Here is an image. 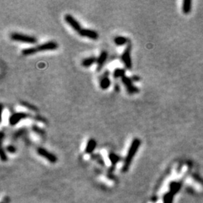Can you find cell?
Masks as SVG:
<instances>
[{
    "mask_svg": "<svg viewBox=\"0 0 203 203\" xmlns=\"http://www.w3.org/2000/svg\"><path fill=\"white\" fill-rule=\"evenodd\" d=\"M108 56V53L106 51H103L101 52L99 56H98L97 60H96V64H97V71H100L104 66L105 63H106Z\"/></svg>",
    "mask_w": 203,
    "mask_h": 203,
    "instance_id": "cell-10",
    "label": "cell"
},
{
    "mask_svg": "<svg viewBox=\"0 0 203 203\" xmlns=\"http://www.w3.org/2000/svg\"><path fill=\"white\" fill-rule=\"evenodd\" d=\"M10 38L13 41H20L22 43L35 44L37 42V39L34 36L20 33H12L10 35Z\"/></svg>",
    "mask_w": 203,
    "mask_h": 203,
    "instance_id": "cell-3",
    "label": "cell"
},
{
    "mask_svg": "<svg viewBox=\"0 0 203 203\" xmlns=\"http://www.w3.org/2000/svg\"><path fill=\"white\" fill-rule=\"evenodd\" d=\"M2 203H3V202H2Z\"/></svg>",
    "mask_w": 203,
    "mask_h": 203,
    "instance_id": "cell-28",
    "label": "cell"
},
{
    "mask_svg": "<svg viewBox=\"0 0 203 203\" xmlns=\"http://www.w3.org/2000/svg\"><path fill=\"white\" fill-rule=\"evenodd\" d=\"M58 48V44L55 41H48L44 44L38 45V46L33 47V48H29L23 49L22 51V54L24 56H30L33 55L38 52H44V51H54Z\"/></svg>",
    "mask_w": 203,
    "mask_h": 203,
    "instance_id": "cell-1",
    "label": "cell"
},
{
    "mask_svg": "<svg viewBox=\"0 0 203 203\" xmlns=\"http://www.w3.org/2000/svg\"><path fill=\"white\" fill-rule=\"evenodd\" d=\"M121 60L126 69L130 70L132 68V59H131V47L128 46L121 56Z\"/></svg>",
    "mask_w": 203,
    "mask_h": 203,
    "instance_id": "cell-5",
    "label": "cell"
},
{
    "mask_svg": "<svg viewBox=\"0 0 203 203\" xmlns=\"http://www.w3.org/2000/svg\"><path fill=\"white\" fill-rule=\"evenodd\" d=\"M125 72L126 70L123 68H117L113 72V77L116 79L117 78H124V76H126Z\"/></svg>",
    "mask_w": 203,
    "mask_h": 203,
    "instance_id": "cell-15",
    "label": "cell"
},
{
    "mask_svg": "<svg viewBox=\"0 0 203 203\" xmlns=\"http://www.w3.org/2000/svg\"><path fill=\"white\" fill-rule=\"evenodd\" d=\"M141 145V140L138 138H135L133 139V141L131 143L130 146L129 147V150H128V153L126 154V157L125 160H124V165L122 167V172H126L129 170V168L130 166L131 163H132V161L133 160L134 157L137 153L138 150L140 147Z\"/></svg>",
    "mask_w": 203,
    "mask_h": 203,
    "instance_id": "cell-2",
    "label": "cell"
},
{
    "mask_svg": "<svg viewBox=\"0 0 203 203\" xmlns=\"http://www.w3.org/2000/svg\"><path fill=\"white\" fill-rule=\"evenodd\" d=\"M21 105H22L25 106V107H26V108H27L30 109V110H32V111H38V109H37V108H35V106L33 105H31V104H30V103H27V102H22Z\"/></svg>",
    "mask_w": 203,
    "mask_h": 203,
    "instance_id": "cell-22",
    "label": "cell"
},
{
    "mask_svg": "<svg viewBox=\"0 0 203 203\" xmlns=\"http://www.w3.org/2000/svg\"><path fill=\"white\" fill-rule=\"evenodd\" d=\"M108 158L113 166L115 165L117 163H118L120 162V160H121V157L117 154H114V153H110L108 155Z\"/></svg>",
    "mask_w": 203,
    "mask_h": 203,
    "instance_id": "cell-17",
    "label": "cell"
},
{
    "mask_svg": "<svg viewBox=\"0 0 203 203\" xmlns=\"http://www.w3.org/2000/svg\"><path fill=\"white\" fill-rule=\"evenodd\" d=\"M6 151H8V153H11V154H14L17 151V148L12 144H10V145H8L6 147Z\"/></svg>",
    "mask_w": 203,
    "mask_h": 203,
    "instance_id": "cell-24",
    "label": "cell"
},
{
    "mask_svg": "<svg viewBox=\"0 0 203 203\" xmlns=\"http://www.w3.org/2000/svg\"><path fill=\"white\" fill-rule=\"evenodd\" d=\"M96 60H97V58H96L95 56L87 57L82 60V62H81V66H82L83 67L89 68L94 64L95 63H96Z\"/></svg>",
    "mask_w": 203,
    "mask_h": 203,
    "instance_id": "cell-13",
    "label": "cell"
},
{
    "mask_svg": "<svg viewBox=\"0 0 203 203\" xmlns=\"http://www.w3.org/2000/svg\"><path fill=\"white\" fill-rule=\"evenodd\" d=\"M92 158L93 159V160H96V161H97V162L99 163L101 165H103V166L105 165L104 160H103V159L102 158V157H101L100 155H99V154H96H96H95V155H92Z\"/></svg>",
    "mask_w": 203,
    "mask_h": 203,
    "instance_id": "cell-20",
    "label": "cell"
},
{
    "mask_svg": "<svg viewBox=\"0 0 203 203\" xmlns=\"http://www.w3.org/2000/svg\"><path fill=\"white\" fill-rule=\"evenodd\" d=\"M33 130L34 131L35 133L38 134V135H42L45 134V131H44L42 129H41V128L38 127L37 126H33Z\"/></svg>",
    "mask_w": 203,
    "mask_h": 203,
    "instance_id": "cell-23",
    "label": "cell"
},
{
    "mask_svg": "<svg viewBox=\"0 0 203 203\" xmlns=\"http://www.w3.org/2000/svg\"><path fill=\"white\" fill-rule=\"evenodd\" d=\"M30 117V114L26 112H16L14 113L9 117V124L11 126H15L20 123L23 119H26Z\"/></svg>",
    "mask_w": 203,
    "mask_h": 203,
    "instance_id": "cell-7",
    "label": "cell"
},
{
    "mask_svg": "<svg viewBox=\"0 0 203 203\" xmlns=\"http://www.w3.org/2000/svg\"><path fill=\"white\" fill-rule=\"evenodd\" d=\"M64 20H65V21H66L68 24L69 25L70 27H71L74 30V31L77 32V33H79V32L82 30V27H81L79 22L76 20L74 17L72 16L71 14H68L65 15Z\"/></svg>",
    "mask_w": 203,
    "mask_h": 203,
    "instance_id": "cell-8",
    "label": "cell"
},
{
    "mask_svg": "<svg viewBox=\"0 0 203 203\" xmlns=\"http://www.w3.org/2000/svg\"><path fill=\"white\" fill-rule=\"evenodd\" d=\"M96 146H97V143L94 139H89V141L87 143L86 147H85V153L88 154H92L93 150L96 149Z\"/></svg>",
    "mask_w": 203,
    "mask_h": 203,
    "instance_id": "cell-12",
    "label": "cell"
},
{
    "mask_svg": "<svg viewBox=\"0 0 203 203\" xmlns=\"http://www.w3.org/2000/svg\"><path fill=\"white\" fill-rule=\"evenodd\" d=\"M79 35L82 37L90 38L92 40H97L99 38V34L97 32L90 29H82L79 32Z\"/></svg>",
    "mask_w": 203,
    "mask_h": 203,
    "instance_id": "cell-9",
    "label": "cell"
},
{
    "mask_svg": "<svg viewBox=\"0 0 203 203\" xmlns=\"http://www.w3.org/2000/svg\"><path fill=\"white\" fill-rule=\"evenodd\" d=\"M0 157H1V160H2V161H7L8 160V157H7V155H6V152H5V150H4L3 148L1 149V153H0Z\"/></svg>",
    "mask_w": 203,
    "mask_h": 203,
    "instance_id": "cell-25",
    "label": "cell"
},
{
    "mask_svg": "<svg viewBox=\"0 0 203 203\" xmlns=\"http://www.w3.org/2000/svg\"><path fill=\"white\" fill-rule=\"evenodd\" d=\"M169 188H170V192L172 194H175L179 191L181 188V183L178 182H172L169 184Z\"/></svg>",
    "mask_w": 203,
    "mask_h": 203,
    "instance_id": "cell-18",
    "label": "cell"
},
{
    "mask_svg": "<svg viewBox=\"0 0 203 203\" xmlns=\"http://www.w3.org/2000/svg\"><path fill=\"white\" fill-rule=\"evenodd\" d=\"M173 196L174 194H172L171 192L165 193V195L163 196V203H172Z\"/></svg>",
    "mask_w": 203,
    "mask_h": 203,
    "instance_id": "cell-19",
    "label": "cell"
},
{
    "mask_svg": "<svg viewBox=\"0 0 203 203\" xmlns=\"http://www.w3.org/2000/svg\"><path fill=\"white\" fill-rule=\"evenodd\" d=\"M192 8V2L190 0H184L183 2V6H182V10L185 14H188L191 11Z\"/></svg>",
    "mask_w": 203,
    "mask_h": 203,
    "instance_id": "cell-16",
    "label": "cell"
},
{
    "mask_svg": "<svg viewBox=\"0 0 203 203\" xmlns=\"http://www.w3.org/2000/svg\"><path fill=\"white\" fill-rule=\"evenodd\" d=\"M26 129H19V130H17L16 132L14 133V135L13 137L14 139H18V138H20V136H22V135H23V134L25 133V132H26Z\"/></svg>",
    "mask_w": 203,
    "mask_h": 203,
    "instance_id": "cell-21",
    "label": "cell"
},
{
    "mask_svg": "<svg viewBox=\"0 0 203 203\" xmlns=\"http://www.w3.org/2000/svg\"><path fill=\"white\" fill-rule=\"evenodd\" d=\"M120 90H121V88H120V87L118 86L117 84H116L115 86H114V90H116V91H117V92H118V91H119Z\"/></svg>",
    "mask_w": 203,
    "mask_h": 203,
    "instance_id": "cell-27",
    "label": "cell"
},
{
    "mask_svg": "<svg viewBox=\"0 0 203 203\" xmlns=\"http://www.w3.org/2000/svg\"><path fill=\"white\" fill-rule=\"evenodd\" d=\"M114 42L117 46H123V45H126V44L127 43L128 38H126V37H124V36L118 35V36L114 38Z\"/></svg>",
    "mask_w": 203,
    "mask_h": 203,
    "instance_id": "cell-14",
    "label": "cell"
},
{
    "mask_svg": "<svg viewBox=\"0 0 203 203\" xmlns=\"http://www.w3.org/2000/svg\"><path fill=\"white\" fill-rule=\"evenodd\" d=\"M37 153H38V155H40L43 158L46 159L48 161H49L51 163H55L57 161V157L55 154H52L51 152L48 151V150L43 148V147H38L37 149Z\"/></svg>",
    "mask_w": 203,
    "mask_h": 203,
    "instance_id": "cell-6",
    "label": "cell"
},
{
    "mask_svg": "<svg viewBox=\"0 0 203 203\" xmlns=\"http://www.w3.org/2000/svg\"><path fill=\"white\" fill-rule=\"evenodd\" d=\"M131 79H132V82L133 81H140V78H139V76H137V75H134V76H132V78H131Z\"/></svg>",
    "mask_w": 203,
    "mask_h": 203,
    "instance_id": "cell-26",
    "label": "cell"
},
{
    "mask_svg": "<svg viewBox=\"0 0 203 203\" xmlns=\"http://www.w3.org/2000/svg\"><path fill=\"white\" fill-rule=\"evenodd\" d=\"M121 81H122V83L124 85V87H126V92H127L129 94H135V93H138V92H139V88L136 87L135 85H133V82H132V79L129 78V77H127V76H124V78H121Z\"/></svg>",
    "mask_w": 203,
    "mask_h": 203,
    "instance_id": "cell-4",
    "label": "cell"
},
{
    "mask_svg": "<svg viewBox=\"0 0 203 203\" xmlns=\"http://www.w3.org/2000/svg\"><path fill=\"white\" fill-rule=\"evenodd\" d=\"M109 75V72H105V73L104 74V75L102 77V78L100 79L99 81V87L102 90H105L108 89L111 86V81L110 80L108 77Z\"/></svg>",
    "mask_w": 203,
    "mask_h": 203,
    "instance_id": "cell-11",
    "label": "cell"
}]
</instances>
